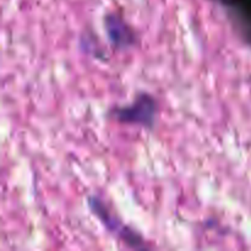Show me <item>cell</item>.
Returning <instances> with one entry per match:
<instances>
[{"mask_svg":"<svg viewBox=\"0 0 251 251\" xmlns=\"http://www.w3.org/2000/svg\"><path fill=\"white\" fill-rule=\"evenodd\" d=\"M117 117L122 122L140 125H151L156 117V103L149 95H142L129 107L119 109Z\"/></svg>","mask_w":251,"mask_h":251,"instance_id":"cell-1","label":"cell"},{"mask_svg":"<svg viewBox=\"0 0 251 251\" xmlns=\"http://www.w3.org/2000/svg\"><path fill=\"white\" fill-rule=\"evenodd\" d=\"M107 32L109 38L117 46H127L132 42V33L127 25L118 16L107 17Z\"/></svg>","mask_w":251,"mask_h":251,"instance_id":"cell-3","label":"cell"},{"mask_svg":"<svg viewBox=\"0 0 251 251\" xmlns=\"http://www.w3.org/2000/svg\"><path fill=\"white\" fill-rule=\"evenodd\" d=\"M92 208H93V211H95V212L100 216V220H102L104 223H107L108 228H109L110 230H113V232H117L118 234H119V237H122L123 239L126 240L127 243H131L135 248H140L139 244L142 242V240L140 239V238L137 237L135 233L129 232V229H127V228L120 226L119 221H117L115 218L110 217V215L107 212V211H105V208L100 205V201H95V202H92Z\"/></svg>","mask_w":251,"mask_h":251,"instance_id":"cell-2","label":"cell"}]
</instances>
